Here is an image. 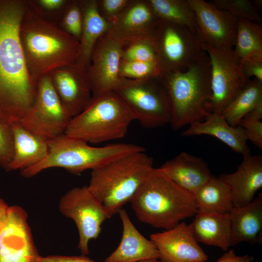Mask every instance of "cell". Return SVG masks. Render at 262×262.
Segmentation results:
<instances>
[{
	"label": "cell",
	"instance_id": "obj_1",
	"mask_svg": "<svg viewBox=\"0 0 262 262\" xmlns=\"http://www.w3.org/2000/svg\"><path fill=\"white\" fill-rule=\"evenodd\" d=\"M27 7V0H0V122L10 126L20 122L36 92L19 37Z\"/></svg>",
	"mask_w": 262,
	"mask_h": 262
},
{
	"label": "cell",
	"instance_id": "obj_2",
	"mask_svg": "<svg viewBox=\"0 0 262 262\" xmlns=\"http://www.w3.org/2000/svg\"><path fill=\"white\" fill-rule=\"evenodd\" d=\"M19 37L30 76L36 84L41 76L75 65L78 59L79 40L46 18L33 0H27Z\"/></svg>",
	"mask_w": 262,
	"mask_h": 262
},
{
	"label": "cell",
	"instance_id": "obj_3",
	"mask_svg": "<svg viewBox=\"0 0 262 262\" xmlns=\"http://www.w3.org/2000/svg\"><path fill=\"white\" fill-rule=\"evenodd\" d=\"M130 203L140 221L165 230L197 213L192 194L178 186L160 168L148 171Z\"/></svg>",
	"mask_w": 262,
	"mask_h": 262
},
{
	"label": "cell",
	"instance_id": "obj_4",
	"mask_svg": "<svg viewBox=\"0 0 262 262\" xmlns=\"http://www.w3.org/2000/svg\"><path fill=\"white\" fill-rule=\"evenodd\" d=\"M211 71L205 51L186 70L163 75L170 101V124L174 131L203 121L212 113Z\"/></svg>",
	"mask_w": 262,
	"mask_h": 262
},
{
	"label": "cell",
	"instance_id": "obj_5",
	"mask_svg": "<svg viewBox=\"0 0 262 262\" xmlns=\"http://www.w3.org/2000/svg\"><path fill=\"white\" fill-rule=\"evenodd\" d=\"M152 167L145 151L130 154L92 170L87 187L111 218L130 202Z\"/></svg>",
	"mask_w": 262,
	"mask_h": 262
},
{
	"label": "cell",
	"instance_id": "obj_6",
	"mask_svg": "<svg viewBox=\"0 0 262 262\" xmlns=\"http://www.w3.org/2000/svg\"><path fill=\"white\" fill-rule=\"evenodd\" d=\"M134 120L124 100L112 91L92 96L83 111L72 118L65 133L87 143L100 144L124 137Z\"/></svg>",
	"mask_w": 262,
	"mask_h": 262
},
{
	"label": "cell",
	"instance_id": "obj_7",
	"mask_svg": "<svg viewBox=\"0 0 262 262\" xmlns=\"http://www.w3.org/2000/svg\"><path fill=\"white\" fill-rule=\"evenodd\" d=\"M48 152L45 158L35 165L21 171L23 177L30 178L53 167L63 168L77 175L121 157L145 151L143 147L132 144L92 147L65 133L48 141Z\"/></svg>",
	"mask_w": 262,
	"mask_h": 262
},
{
	"label": "cell",
	"instance_id": "obj_8",
	"mask_svg": "<svg viewBox=\"0 0 262 262\" xmlns=\"http://www.w3.org/2000/svg\"><path fill=\"white\" fill-rule=\"evenodd\" d=\"M114 91L143 127L153 128L170 123L171 103L162 76L143 80L123 79Z\"/></svg>",
	"mask_w": 262,
	"mask_h": 262
},
{
	"label": "cell",
	"instance_id": "obj_9",
	"mask_svg": "<svg viewBox=\"0 0 262 262\" xmlns=\"http://www.w3.org/2000/svg\"><path fill=\"white\" fill-rule=\"evenodd\" d=\"M153 44L163 75L184 71L206 51L202 37L188 27L160 20Z\"/></svg>",
	"mask_w": 262,
	"mask_h": 262
},
{
	"label": "cell",
	"instance_id": "obj_10",
	"mask_svg": "<svg viewBox=\"0 0 262 262\" xmlns=\"http://www.w3.org/2000/svg\"><path fill=\"white\" fill-rule=\"evenodd\" d=\"M72 117L62 104L50 74L39 78L34 102L19 123L47 141L65 133Z\"/></svg>",
	"mask_w": 262,
	"mask_h": 262
},
{
	"label": "cell",
	"instance_id": "obj_11",
	"mask_svg": "<svg viewBox=\"0 0 262 262\" xmlns=\"http://www.w3.org/2000/svg\"><path fill=\"white\" fill-rule=\"evenodd\" d=\"M211 64L212 113H222L250 79L242 71L233 49H219L205 43Z\"/></svg>",
	"mask_w": 262,
	"mask_h": 262
},
{
	"label": "cell",
	"instance_id": "obj_12",
	"mask_svg": "<svg viewBox=\"0 0 262 262\" xmlns=\"http://www.w3.org/2000/svg\"><path fill=\"white\" fill-rule=\"evenodd\" d=\"M58 207L61 214L75 222L79 233L78 248L82 255H88L89 241L98 237L102 223L109 218L105 209L87 186L68 190L60 198Z\"/></svg>",
	"mask_w": 262,
	"mask_h": 262
},
{
	"label": "cell",
	"instance_id": "obj_13",
	"mask_svg": "<svg viewBox=\"0 0 262 262\" xmlns=\"http://www.w3.org/2000/svg\"><path fill=\"white\" fill-rule=\"evenodd\" d=\"M27 219L22 207L10 206L7 219L0 230V262H40L41 256Z\"/></svg>",
	"mask_w": 262,
	"mask_h": 262
},
{
	"label": "cell",
	"instance_id": "obj_14",
	"mask_svg": "<svg viewBox=\"0 0 262 262\" xmlns=\"http://www.w3.org/2000/svg\"><path fill=\"white\" fill-rule=\"evenodd\" d=\"M123 47L106 34L98 41L86 71L92 96L114 91L123 79L119 76Z\"/></svg>",
	"mask_w": 262,
	"mask_h": 262
},
{
	"label": "cell",
	"instance_id": "obj_15",
	"mask_svg": "<svg viewBox=\"0 0 262 262\" xmlns=\"http://www.w3.org/2000/svg\"><path fill=\"white\" fill-rule=\"evenodd\" d=\"M159 21L148 0H132L106 34L123 47L139 42L153 43V32Z\"/></svg>",
	"mask_w": 262,
	"mask_h": 262
},
{
	"label": "cell",
	"instance_id": "obj_16",
	"mask_svg": "<svg viewBox=\"0 0 262 262\" xmlns=\"http://www.w3.org/2000/svg\"><path fill=\"white\" fill-rule=\"evenodd\" d=\"M204 43L219 49H233L238 20L203 0H189Z\"/></svg>",
	"mask_w": 262,
	"mask_h": 262
},
{
	"label": "cell",
	"instance_id": "obj_17",
	"mask_svg": "<svg viewBox=\"0 0 262 262\" xmlns=\"http://www.w3.org/2000/svg\"><path fill=\"white\" fill-rule=\"evenodd\" d=\"M150 240L157 248L161 262H205L208 256L185 222L163 232L152 233Z\"/></svg>",
	"mask_w": 262,
	"mask_h": 262
},
{
	"label": "cell",
	"instance_id": "obj_18",
	"mask_svg": "<svg viewBox=\"0 0 262 262\" xmlns=\"http://www.w3.org/2000/svg\"><path fill=\"white\" fill-rule=\"evenodd\" d=\"M49 74L54 88L64 107L72 117L77 115L92 97L86 72L75 64L58 68Z\"/></svg>",
	"mask_w": 262,
	"mask_h": 262
},
{
	"label": "cell",
	"instance_id": "obj_19",
	"mask_svg": "<svg viewBox=\"0 0 262 262\" xmlns=\"http://www.w3.org/2000/svg\"><path fill=\"white\" fill-rule=\"evenodd\" d=\"M219 179L229 187L234 208L248 205L262 187V155L244 156L235 172L221 174Z\"/></svg>",
	"mask_w": 262,
	"mask_h": 262
},
{
	"label": "cell",
	"instance_id": "obj_20",
	"mask_svg": "<svg viewBox=\"0 0 262 262\" xmlns=\"http://www.w3.org/2000/svg\"><path fill=\"white\" fill-rule=\"evenodd\" d=\"M122 224L121 241L104 262H139L159 259L158 250L153 242L137 229L127 212L122 209L118 213Z\"/></svg>",
	"mask_w": 262,
	"mask_h": 262
},
{
	"label": "cell",
	"instance_id": "obj_21",
	"mask_svg": "<svg viewBox=\"0 0 262 262\" xmlns=\"http://www.w3.org/2000/svg\"><path fill=\"white\" fill-rule=\"evenodd\" d=\"M159 168L178 186L192 194L212 176L205 161L185 152L166 161Z\"/></svg>",
	"mask_w": 262,
	"mask_h": 262
},
{
	"label": "cell",
	"instance_id": "obj_22",
	"mask_svg": "<svg viewBox=\"0 0 262 262\" xmlns=\"http://www.w3.org/2000/svg\"><path fill=\"white\" fill-rule=\"evenodd\" d=\"M202 134L216 137L243 156L250 154L243 128L230 125L222 113H211L204 120L190 124L182 133L184 136Z\"/></svg>",
	"mask_w": 262,
	"mask_h": 262
},
{
	"label": "cell",
	"instance_id": "obj_23",
	"mask_svg": "<svg viewBox=\"0 0 262 262\" xmlns=\"http://www.w3.org/2000/svg\"><path fill=\"white\" fill-rule=\"evenodd\" d=\"M83 15L82 32L76 66L86 72L90 64L94 49L99 39L106 34L111 24L98 11L97 0H81Z\"/></svg>",
	"mask_w": 262,
	"mask_h": 262
},
{
	"label": "cell",
	"instance_id": "obj_24",
	"mask_svg": "<svg viewBox=\"0 0 262 262\" xmlns=\"http://www.w3.org/2000/svg\"><path fill=\"white\" fill-rule=\"evenodd\" d=\"M230 246L246 242L253 245L262 241V194L248 205L233 208L229 213Z\"/></svg>",
	"mask_w": 262,
	"mask_h": 262
},
{
	"label": "cell",
	"instance_id": "obj_25",
	"mask_svg": "<svg viewBox=\"0 0 262 262\" xmlns=\"http://www.w3.org/2000/svg\"><path fill=\"white\" fill-rule=\"evenodd\" d=\"M14 152L7 171H20L35 165L47 156L48 141L31 133L18 123L11 126Z\"/></svg>",
	"mask_w": 262,
	"mask_h": 262
},
{
	"label": "cell",
	"instance_id": "obj_26",
	"mask_svg": "<svg viewBox=\"0 0 262 262\" xmlns=\"http://www.w3.org/2000/svg\"><path fill=\"white\" fill-rule=\"evenodd\" d=\"M189 224L197 242L215 246L223 251L230 246V217L228 214L197 213Z\"/></svg>",
	"mask_w": 262,
	"mask_h": 262
},
{
	"label": "cell",
	"instance_id": "obj_27",
	"mask_svg": "<svg viewBox=\"0 0 262 262\" xmlns=\"http://www.w3.org/2000/svg\"><path fill=\"white\" fill-rule=\"evenodd\" d=\"M192 195L199 213L228 214L234 208L229 187L213 175Z\"/></svg>",
	"mask_w": 262,
	"mask_h": 262
},
{
	"label": "cell",
	"instance_id": "obj_28",
	"mask_svg": "<svg viewBox=\"0 0 262 262\" xmlns=\"http://www.w3.org/2000/svg\"><path fill=\"white\" fill-rule=\"evenodd\" d=\"M233 49L240 60L262 62V30L260 24L238 19Z\"/></svg>",
	"mask_w": 262,
	"mask_h": 262
},
{
	"label": "cell",
	"instance_id": "obj_29",
	"mask_svg": "<svg viewBox=\"0 0 262 262\" xmlns=\"http://www.w3.org/2000/svg\"><path fill=\"white\" fill-rule=\"evenodd\" d=\"M147 0L160 20L186 26L201 36L196 14L189 0Z\"/></svg>",
	"mask_w": 262,
	"mask_h": 262
},
{
	"label": "cell",
	"instance_id": "obj_30",
	"mask_svg": "<svg viewBox=\"0 0 262 262\" xmlns=\"http://www.w3.org/2000/svg\"><path fill=\"white\" fill-rule=\"evenodd\" d=\"M261 102L262 82L254 78L239 92L222 114L230 125L237 127L244 117Z\"/></svg>",
	"mask_w": 262,
	"mask_h": 262
},
{
	"label": "cell",
	"instance_id": "obj_31",
	"mask_svg": "<svg viewBox=\"0 0 262 262\" xmlns=\"http://www.w3.org/2000/svg\"><path fill=\"white\" fill-rule=\"evenodd\" d=\"M236 19H245L259 24L262 21L259 11L252 0H213L209 1Z\"/></svg>",
	"mask_w": 262,
	"mask_h": 262
},
{
	"label": "cell",
	"instance_id": "obj_32",
	"mask_svg": "<svg viewBox=\"0 0 262 262\" xmlns=\"http://www.w3.org/2000/svg\"><path fill=\"white\" fill-rule=\"evenodd\" d=\"M119 72L121 78L130 80H143L163 76L158 63L122 59Z\"/></svg>",
	"mask_w": 262,
	"mask_h": 262
},
{
	"label": "cell",
	"instance_id": "obj_33",
	"mask_svg": "<svg viewBox=\"0 0 262 262\" xmlns=\"http://www.w3.org/2000/svg\"><path fill=\"white\" fill-rule=\"evenodd\" d=\"M83 24V15L80 0H69L58 23L66 33L79 41Z\"/></svg>",
	"mask_w": 262,
	"mask_h": 262
},
{
	"label": "cell",
	"instance_id": "obj_34",
	"mask_svg": "<svg viewBox=\"0 0 262 262\" xmlns=\"http://www.w3.org/2000/svg\"><path fill=\"white\" fill-rule=\"evenodd\" d=\"M262 102L249 112L240 122L247 140L262 149Z\"/></svg>",
	"mask_w": 262,
	"mask_h": 262
},
{
	"label": "cell",
	"instance_id": "obj_35",
	"mask_svg": "<svg viewBox=\"0 0 262 262\" xmlns=\"http://www.w3.org/2000/svg\"><path fill=\"white\" fill-rule=\"evenodd\" d=\"M121 59L130 61L153 62L159 64L153 43L147 42H136L123 47Z\"/></svg>",
	"mask_w": 262,
	"mask_h": 262
},
{
	"label": "cell",
	"instance_id": "obj_36",
	"mask_svg": "<svg viewBox=\"0 0 262 262\" xmlns=\"http://www.w3.org/2000/svg\"><path fill=\"white\" fill-rule=\"evenodd\" d=\"M14 152V139L11 126L0 122V167L7 171Z\"/></svg>",
	"mask_w": 262,
	"mask_h": 262
},
{
	"label": "cell",
	"instance_id": "obj_37",
	"mask_svg": "<svg viewBox=\"0 0 262 262\" xmlns=\"http://www.w3.org/2000/svg\"><path fill=\"white\" fill-rule=\"evenodd\" d=\"M132 0H98V8L101 16L111 24L129 5Z\"/></svg>",
	"mask_w": 262,
	"mask_h": 262
},
{
	"label": "cell",
	"instance_id": "obj_38",
	"mask_svg": "<svg viewBox=\"0 0 262 262\" xmlns=\"http://www.w3.org/2000/svg\"><path fill=\"white\" fill-rule=\"evenodd\" d=\"M38 9L44 16L50 21H53L55 17V22L59 23L63 14L69 2L68 0H33Z\"/></svg>",
	"mask_w": 262,
	"mask_h": 262
},
{
	"label": "cell",
	"instance_id": "obj_39",
	"mask_svg": "<svg viewBox=\"0 0 262 262\" xmlns=\"http://www.w3.org/2000/svg\"><path fill=\"white\" fill-rule=\"evenodd\" d=\"M240 67L247 77L262 82V62L240 60Z\"/></svg>",
	"mask_w": 262,
	"mask_h": 262
},
{
	"label": "cell",
	"instance_id": "obj_40",
	"mask_svg": "<svg viewBox=\"0 0 262 262\" xmlns=\"http://www.w3.org/2000/svg\"><path fill=\"white\" fill-rule=\"evenodd\" d=\"M40 262H96L86 255L62 256L49 255L41 256Z\"/></svg>",
	"mask_w": 262,
	"mask_h": 262
},
{
	"label": "cell",
	"instance_id": "obj_41",
	"mask_svg": "<svg viewBox=\"0 0 262 262\" xmlns=\"http://www.w3.org/2000/svg\"><path fill=\"white\" fill-rule=\"evenodd\" d=\"M254 257L251 255L237 256L233 249H230L222 255L216 262H252Z\"/></svg>",
	"mask_w": 262,
	"mask_h": 262
},
{
	"label": "cell",
	"instance_id": "obj_42",
	"mask_svg": "<svg viewBox=\"0 0 262 262\" xmlns=\"http://www.w3.org/2000/svg\"><path fill=\"white\" fill-rule=\"evenodd\" d=\"M10 206L0 198V230L4 226L8 218Z\"/></svg>",
	"mask_w": 262,
	"mask_h": 262
},
{
	"label": "cell",
	"instance_id": "obj_43",
	"mask_svg": "<svg viewBox=\"0 0 262 262\" xmlns=\"http://www.w3.org/2000/svg\"><path fill=\"white\" fill-rule=\"evenodd\" d=\"M158 259H150L141 261L139 262H160Z\"/></svg>",
	"mask_w": 262,
	"mask_h": 262
}]
</instances>
